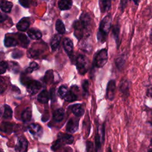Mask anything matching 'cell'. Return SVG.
<instances>
[{"instance_id":"obj_19","label":"cell","mask_w":152,"mask_h":152,"mask_svg":"<svg viewBox=\"0 0 152 152\" xmlns=\"http://www.w3.org/2000/svg\"><path fill=\"white\" fill-rule=\"evenodd\" d=\"M14 124L10 122H2L0 125V131L4 133H11L13 131Z\"/></svg>"},{"instance_id":"obj_4","label":"cell","mask_w":152,"mask_h":152,"mask_svg":"<svg viewBox=\"0 0 152 152\" xmlns=\"http://www.w3.org/2000/svg\"><path fill=\"white\" fill-rule=\"evenodd\" d=\"M104 140V124L99 126L97 128V133L95 136V145L96 151H98L100 149L102 144Z\"/></svg>"},{"instance_id":"obj_36","label":"cell","mask_w":152,"mask_h":152,"mask_svg":"<svg viewBox=\"0 0 152 152\" xmlns=\"http://www.w3.org/2000/svg\"><path fill=\"white\" fill-rule=\"evenodd\" d=\"M8 66V63L5 61L0 62V74H2L6 72Z\"/></svg>"},{"instance_id":"obj_29","label":"cell","mask_w":152,"mask_h":152,"mask_svg":"<svg viewBox=\"0 0 152 152\" xmlns=\"http://www.w3.org/2000/svg\"><path fill=\"white\" fill-rule=\"evenodd\" d=\"M55 27L58 33L63 34L65 33V28L64 24L61 20H58L55 24Z\"/></svg>"},{"instance_id":"obj_27","label":"cell","mask_w":152,"mask_h":152,"mask_svg":"<svg viewBox=\"0 0 152 152\" xmlns=\"http://www.w3.org/2000/svg\"><path fill=\"white\" fill-rule=\"evenodd\" d=\"M12 116V110L11 107L7 104H5L4 106V112L2 117L5 119H11Z\"/></svg>"},{"instance_id":"obj_6","label":"cell","mask_w":152,"mask_h":152,"mask_svg":"<svg viewBox=\"0 0 152 152\" xmlns=\"http://www.w3.org/2000/svg\"><path fill=\"white\" fill-rule=\"evenodd\" d=\"M27 128L30 134L35 138L41 137L43 134L42 126L37 124H31Z\"/></svg>"},{"instance_id":"obj_1","label":"cell","mask_w":152,"mask_h":152,"mask_svg":"<svg viewBox=\"0 0 152 152\" xmlns=\"http://www.w3.org/2000/svg\"><path fill=\"white\" fill-rule=\"evenodd\" d=\"M112 26V17L110 15H107L101 21L99 31L97 33V40L101 43H104Z\"/></svg>"},{"instance_id":"obj_18","label":"cell","mask_w":152,"mask_h":152,"mask_svg":"<svg viewBox=\"0 0 152 152\" xmlns=\"http://www.w3.org/2000/svg\"><path fill=\"white\" fill-rule=\"evenodd\" d=\"M64 50L68 54H71L73 50V43L69 38H65L63 42Z\"/></svg>"},{"instance_id":"obj_28","label":"cell","mask_w":152,"mask_h":152,"mask_svg":"<svg viewBox=\"0 0 152 152\" xmlns=\"http://www.w3.org/2000/svg\"><path fill=\"white\" fill-rule=\"evenodd\" d=\"M115 64L116 65V66L119 70H122L125 64V60L124 56H120L116 58L115 59Z\"/></svg>"},{"instance_id":"obj_13","label":"cell","mask_w":152,"mask_h":152,"mask_svg":"<svg viewBox=\"0 0 152 152\" xmlns=\"http://www.w3.org/2000/svg\"><path fill=\"white\" fill-rule=\"evenodd\" d=\"M30 26V21L28 18H23L17 24V28L22 31H26Z\"/></svg>"},{"instance_id":"obj_43","label":"cell","mask_w":152,"mask_h":152,"mask_svg":"<svg viewBox=\"0 0 152 152\" xmlns=\"http://www.w3.org/2000/svg\"><path fill=\"white\" fill-rule=\"evenodd\" d=\"M93 147V143L90 141H87V151H92Z\"/></svg>"},{"instance_id":"obj_42","label":"cell","mask_w":152,"mask_h":152,"mask_svg":"<svg viewBox=\"0 0 152 152\" xmlns=\"http://www.w3.org/2000/svg\"><path fill=\"white\" fill-rule=\"evenodd\" d=\"M8 18V16L2 12H0V23L5 21Z\"/></svg>"},{"instance_id":"obj_5","label":"cell","mask_w":152,"mask_h":152,"mask_svg":"<svg viewBox=\"0 0 152 152\" xmlns=\"http://www.w3.org/2000/svg\"><path fill=\"white\" fill-rule=\"evenodd\" d=\"M116 91V81L115 80H110L107 84L106 87V97L107 100L112 101L115 98Z\"/></svg>"},{"instance_id":"obj_14","label":"cell","mask_w":152,"mask_h":152,"mask_svg":"<svg viewBox=\"0 0 152 152\" xmlns=\"http://www.w3.org/2000/svg\"><path fill=\"white\" fill-rule=\"evenodd\" d=\"M50 98V93L47 90H43L37 96V100L41 103H46Z\"/></svg>"},{"instance_id":"obj_41","label":"cell","mask_w":152,"mask_h":152,"mask_svg":"<svg viewBox=\"0 0 152 152\" xmlns=\"http://www.w3.org/2000/svg\"><path fill=\"white\" fill-rule=\"evenodd\" d=\"M147 96H148V97H152V83L150 85H149L147 87Z\"/></svg>"},{"instance_id":"obj_46","label":"cell","mask_w":152,"mask_h":152,"mask_svg":"<svg viewBox=\"0 0 152 152\" xmlns=\"http://www.w3.org/2000/svg\"><path fill=\"white\" fill-rule=\"evenodd\" d=\"M130 1H133V2H134L136 5H138V4H139V1H140V0H130Z\"/></svg>"},{"instance_id":"obj_20","label":"cell","mask_w":152,"mask_h":152,"mask_svg":"<svg viewBox=\"0 0 152 152\" xmlns=\"http://www.w3.org/2000/svg\"><path fill=\"white\" fill-rule=\"evenodd\" d=\"M12 4L7 0H0V8L5 12H10L12 9Z\"/></svg>"},{"instance_id":"obj_17","label":"cell","mask_w":152,"mask_h":152,"mask_svg":"<svg viewBox=\"0 0 152 152\" xmlns=\"http://www.w3.org/2000/svg\"><path fill=\"white\" fill-rule=\"evenodd\" d=\"M65 115V111L62 108H59L53 113V119L55 121L59 122L62 121Z\"/></svg>"},{"instance_id":"obj_11","label":"cell","mask_w":152,"mask_h":152,"mask_svg":"<svg viewBox=\"0 0 152 152\" xmlns=\"http://www.w3.org/2000/svg\"><path fill=\"white\" fill-rule=\"evenodd\" d=\"M28 147V141L24 137L18 138L17 144L15 147L16 151H26Z\"/></svg>"},{"instance_id":"obj_39","label":"cell","mask_w":152,"mask_h":152,"mask_svg":"<svg viewBox=\"0 0 152 152\" xmlns=\"http://www.w3.org/2000/svg\"><path fill=\"white\" fill-rule=\"evenodd\" d=\"M82 87L83 89L84 90V92L85 94H88V87H89V83L87 80H84L83 81L82 83Z\"/></svg>"},{"instance_id":"obj_34","label":"cell","mask_w":152,"mask_h":152,"mask_svg":"<svg viewBox=\"0 0 152 152\" xmlns=\"http://www.w3.org/2000/svg\"><path fill=\"white\" fill-rule=\"evenodd\" d=\"M39 67V66L37 63H36L35 62H32L30 64L28 67L26 69V72L27 73H31L34 71L38 69Z\"/></svg>"},{"instance_id":"obj_16","label":"cell","mask_w":152,"mask_h":152,"mask_svg":"<svg viewBox=\"0 0 152 152\" xmlns=\"http://www.w3.org/2000/svg\"><path fill=\"white\" fill-rule=\"evenodd\" d=\"M72 112L75 116L79 118L84 113V109L81 104H75L72 107Z\"/></svg>"},{"instance_id":"obj_25","label":"cell","mask_w":152,"mask_h":152,"mask_svg":"<svg viewBox=\"0 0 152 152\" xmlns=\"http://www.w3.org/2000/svg\"><path fill=\"white\" fill-rule=\"evenodd\" d=\"M17 45L18 42L15 39L11 37H5L4 39V45L6 47H14L16 46Z\"/></svg>"},{"instance_id":"obj_8","label":"cell","mask_w":152,"mask_h":152,"mask_svg":"<svg viewBox=\"0 0 152 152\" xmlns=\"http://www.w3.org/2000/svg\"><path fill=\"white\" fill-rule=\"evenodd\" d=\"M79 21L86 33H88L90 30L91 24V17L89 14L87 12H83L80 17Z\"/></svg>"},{"instance_id":"obj_40","label":"cell","mask_w":152,"mask_h":152,"mask_svg":"<svg viewBox=\"0 0 152 152\" xmlns=\"http://www.w3.org/2000/svg\"><path fill=\"white\" fill-rule=\"evenodd\" d=\"M19 3L23 7L27 8L29 7L30 1H29V0H19Z\"/></svg>"},{"instance_id":"obj_23","label":"cell","mask_w":152,"mask_h":152,"mask_svg":"<svg viewBox=\"0 0 152 152\" xmlns=\"http://www.w3.org/2000/svg\"><path fill=\"white\" fill-rule=\"evenodd\" d=\"M31 118V109L30 107L25 109L21 113V119L24 122H29Z\"/></svg>"},{"instance_id":"obj_30","label":"cell","mask_w":152,"mask_h":152,"mask_svg":"<svg viewBox=\"0 0 152 152\" xmlns=\"http://www.w3.org/2000/svg\"><path fill=\"white\" fill-rule=\"evenodd\" d=\"M54 79L53 73L52 70L48 71L44 77V81L47 84H50L52 82H53Z\"/></svg>"},{"instance_id":"obj_7","label":"cell","mask_w":152,"mask_h":152,"mask_svg":"<svg viewBox=\"0 0 152 152\" xmlns=\"http://www.w3.org/2000/svg\"><path fill=\"white\" fill-rule=\"evenodd\" d=\"M41 88V83L37 80L30 81L27 84V90L30 95H34L36 94Z\"/></svg>"},{"instance_id":"obj_38","label":"cell","mask_w":152,"mask_h":152,"mask_svg":"<svg viewBox=\"0 0 152 152\" xmlns=\"http://www.w3.org/2000/svg\"><path fill=\"white\" fill-rule=\"evenodd\" d=\"M23 52L20 50H15L14 51H13V52L11 54V56L14 59H18L21 58V56H23Z\"/></svg>"},{"instance_id":"obj_35","label":"cell","mask_w":152,"mask_h":152,"mask_svg":"<svg viewBox=\"0 0 152 152\" xmlns=\"http://www.w3.org/2000/svg\"><path fill=\"white\" fill-rule=\"evenodd\" d=\"M9 67H10V69L11 71H12V72H18L19 71V69H20V67H19V65L14 62H10L9 63Z\"/></svg>"},{"instance_id":"obj_45","label":"cell","mask_w":152,"mask_h":152,"mask_svg":"<svg viewBox=\"0 0 152 152\" xmlns=\"http://www.w3.org/2000/svg\"><path fill=\"white\" fill-rule=\"evenodd\" d=\"M149 37H150V41L152 42V28L150 30V34H149Z\"/></svg>"},{"instance_id":"obj_12","label":"cell","mask_w":152,"mask_h":152,"mask_svg":"<svg viewBox=\"0 0 152 152\" xmlns=\"http://www.w3.org/2000/svg\"><path fill=\"white\" fill-rule=\"evenodd\" d=\"M58 139L64 144H71L74 141V137L69 134H64L60 132L58 134Z\"/></svg>"},{"instance_id":"obj_37","label":"cell","mask_w":152,"mask_h":152,"mask_svg":"<svg viewBox=\"0 0 152 152\" xmlns=\"http://www.w3.org/2000/svg\"><path fill=\"white\" fill-rule=\"evenodd\" d=\"M62 142L61 141V140L59 139H58L57 140H56L53 144V145L51 147V149L53 151H56L58 149H59L61 145H62Z\"/></svg>"},{"instance_id":"obj_48","label":"cell","mask_w":152,"mask_h":152,"mask_svg":"<svg viewBox=\"0 0 152 152\" xmlns=\"http://www.w3.org/2000/svg\"><path fill=\"white\" fill-rule=\"evenodd\" d=\"M149 123H150V124L152 126V118H151V119L149 121Z\"/></svg>"},{"instance_id":"obj_47","label":"cell","mask_w":152,"mask_h":152,"mask_svg":"<svg viewBox=\"0 0 152 152\" xmlns=\"http://www.w3.org/2000/svg\"><path fill=\"white\" fill-rule=\"evenodd\" d=\"M150 146L151 147H152V138H151V140H150Z\"/></svg>"},{"instance_id":"obj_26","label":"cell","mask_w":152,"mask_h":152,"mask_svg":"<svg viewBox=\"0 0 152 152\" xmlns=\"http://www.w3.org/2000/svg\"><path fill=\"white\" fill-rule=\"evenodd\" d=\"M60 40H61V37L58 34H55L53 37L50 42V46L52 50H55L58 48L59 45Z\"/></svg>"},{"instance_id":"obj_10","label":"cell","mask_w":152,"mask_h":152,"mask_svg":"<svg viewBox=\"0 0 152 152\" xmlns=\"http://www.w3.org/2000/svg\"><path fill=\"white\" fill-rule=\"evenodd\" d=\"M79 120L75 118H71L66 126V131L69 133H74L78 130Z\"/></svg>"},{"instance_id":"obj_49","label":"cell","mask_w":152,"mask_h":152,"mask_svg":"<svg viewBox=\"0 0 152 152\" xmlns=\"http://www.w3.org/2000/svg\"><path fill=\"white\" fill-rule=\"evenodd\" d=\"M148 151H152V148H151V149H150V150H148Z\"/></svg>"},{"instance_id":"obj_33","label":"cell","mask_w":152,"mask_h":152,"mask_svg":"<svg viewBox=\"0 0 152 152\" xmlns=\"http://www.w3.org/2000/svg\"><path fill=\"white\" fill-rule=\"evenodd\" d=\"M77 99V96L75 94V93L71 91V90H69L68 93H67V94L66 95V96L64 97V100L66 102H73L76 100Z\"/></svg>"},{"instance_id":"obj_9","label":"cell","mask_w":152,"mask_h":152,"mask_svg":"<svg viewBox=\"0 0 152 152\" xmlns=\"http://www.w3.org/2000/svg\"><path fill=\"white\" fill-rule=\"evenodd\" d=\"M119 90L124 98H127L129 95V83L128 80L123 78L119 83Z\"/></svg>"},{"instance_id":"obj_31","label":"cell","mask_w":152,"mask_h":152,"mask_svg":"<svg viewBox=\"0 0 152 152\" xmlns=\"http://www.w3.org/2000/svg\"><path fill=\"white\" fill-rule=\"evenodd\" d=\"M18 39L21 43V45L24 47L26 48L28 46V43H29V40L27 38V37L24 34H18Z\"/></svg>"},{"instance_id":"obj_24","label":"cell","mask_w":152,"mask_h":152,"mask_svg":"<svg viewBox=\"0 0 152 152\" xmlns=\"http://www.w3.org/2000/svg\"><path fill=\"white\" fill-rule=\"evenodd\" d=\"M119 31H120V28H119V24H116L115 26H113V28H112V33H113L114 39L115 40V42H116L118 47L119 46V43H120Z\"/></svg>"},{"instance_id":"obj_15","label":"cell","mask_w":152,"mask_h":152,"mask_svg":"<svg viewBox=\"0 0 152 152\" xmlns=\"http://www.w3.org/2000/svg\"><path fill=\"white\" fill-rule=\"evenodd\" d=\"M27 34H28V36L30 37V38L34 40L40 39L42 36L41 31L38 29L34 28L29 29L27 31Z\"/></svg>"},{"instance_id":"obj_44","label":"cell","mask_w":152,"mask_h":152,"mask_svg":"<svg viewBox=\"0 0 152 152\" xmlns=\"http://www.w3.org/2000/svg\"><path fill=\"white\" fill-rule=\"evenodd\" d=\"M128 0H121V8H122V10H123L124 8L125 7V5L127 2Z\"/></svg>"},{"instance_id":"obj_3","label":"cell","mask_w":152,"mask_h":152,"mask_svg":"<svg viewBox=\"0 0 152 152\" xmlns=\"http://www.w3.org/2000/svg\"><path fill=\"white\" fill-rule=\"evenodd\" d=\"M89 61L83 55H79L76 60V66L78 72L81 75H84L88 71Z\"/></svg>"},{"instance_id":"obj_22","label":"cell","mask_w":152,"mask_h":152,"mask_svg":"<svg viewBox=\"0 0 152 152\" xmlns=\"http://www.w3.org/2000/svg\"><path fill=\"white\" fill-rule=\"evenodd\" d=\"M72 5V0H60L58 3V7L61 10H68L71 8Z\"/></svg>"},{"instance_id":"obj_32","label":"cell","mask_w":152,"mask_h":152,"mask_svg":"<svg viewBox=\"0 0 152 152\" xmlns=\"http://www.w3.org/2000/svg\"><path fill=\"white\" fill-rule=\"evenodd\" d=\"M68 91L69 90H68V88L65 86L62 85L59 88L58 90V94L61 99H64V97L66 96Z\"/></svg>"},{"instance_id":"obj_2","label":"cell","mask_w":152,"mask_h":152,"mask_svg":"<svg viewBox=\"0 0 152 152\" xmlns=\"http://www.w3.org/2000/svg\"><path fill=\"white\" fill-rule=\"evenodd\" d=\"M108 60L107 51L106 49H102L97 51L93 59V66L96 68H102Z\"/></svg>"},{"instance_id":"obj_21","label":"cell","mask_w":152,"mask_h":152,"mask_svg":"<svg viewBox=\"0 0 152 152\" xmlns=\"http://www.w3.org/2000/svg\"><path fill=\"white\" fill-rule=\"evenodd\" d=\"M99 7L102 12L107 11L111 7L110 0H99Z\"/></svg>"}]
</instances>
